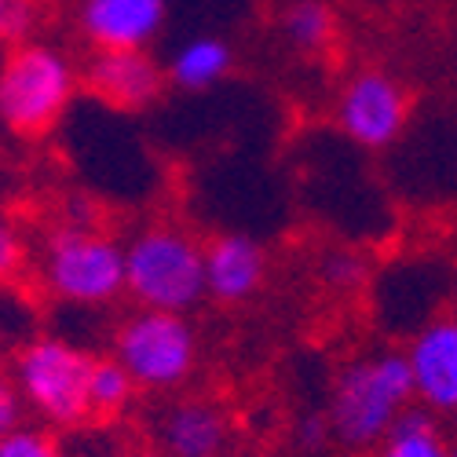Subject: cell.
Returning a JSON list of instances; mask_svg holds the SVG:
<instances>
[{
	"instance_id": "cell-1",
	"label": "cell",
	"mask_w": 457,
	"mask_h": 457,
	"mask_svg": "<svg viewBox=\"0 0 457 457\" xmlns=\"http://www.w3.org/2000/svg\"><path fill=\"white\" fill-rule=\"evenodd\" d=\"M410 403H413V385L403 352H377L345 362L333 377L329 410H326L333 443L355 453L373 450Z\"/></svg>"
},
{
	"instance_id": "cell-2",
	"label": "cell",
	"mask_w": 457,
	"mask_h": 457,
	"mask_svg": "<svg viewBox=\"0 0 457 457\" xmlns=\"http://www.w3.org/2000/svg\"><path fill=\"white\" fill-rule=\"evenodd\" d=\"M81 88L73 59L45 41L8 48L0 62V125L19 136H45L59 125Z\"/></svg>"
},
{
	"instance_id": "cell-3",
	"label": "cell",
	"mask_w": 457,
	"mask_h": 457,
	"mask_svg": "<svg viewBox=\"0 0 457 457\" xmlns=\"http://www.w3.org/2000/svg\"><path fill=\"white\" fill-rule=\"evenodd\" d=\"M125 293L139 308L187 315L205 300L202 245L183 227L154 223L125 245Z\"/></svg>"
},
{
	"instance_id": "cell-4",
	"label": "cell",
	"mask_w": 457,
	"mask_h": 457,
	"mask_svg": "<svg viewBox=\"0 0 457 457\" xmlns=\"http://www.w3.org/2000/svg\"><path fill=\"white\" fill-rule=\"evenodd\" d=\"M92 355L66 337H33L19 348L12 380L26 403L52 428H78L92 417L88 406Z\"/></svg>"
},
{
	"instance_id": "cell-5",
	"label": "cell",
	"mask_w": 457,
	"mask_h": 457,
	"mask_svg": "<svg viewBox=\"0 0 457 457\" xmlns=\"http://www.w3.org/2000/svg\"><path fill=\"white\" fill-rule=\"evenodd\" d=\"M45 289L78 308H106L125 296V245L99 227L59 223L41 256Z\"/></svg>"
},
{
	"instance_id": "cell-6",
	"label": "cell",
	"mask_w": 457,
	"mask_h": 457,
	"mask_svg": "<svg viewBox=\"0 0 457 457\" xmlns=\"http://www.w3.org/2000/svg\"><path fill=\"white\" fill-rule=\"evenodd\" d=\"M113 359L129 370L136 388L172 392L198 366V329L187 315L139 308L113 333Z\"/></svg>"
},
{
	"instance_id": "cell-7",
	"label": "cell",
	"mask_w": 457,
	"mask_h": 457,
	"mask_svg": "<svg viewBox=\"0 0 457 457\" xmlns=\"http://www.w3.org/2000/svg\"><path fill=\"white\" fill-rule=\"evenodd\" d=\"M410 121V96L385 70H359L337 96V129L366 150L392 146Z\"/></svg>"
},
{
	"instance_id": "cell-8",
	"label": "cell",
	"mask_w": 457,
	"mask_h": 457,
	"mask_svg": "<svg viewBox=\"0 0 457 457\" xmlns=\"http://www.w3.org/2000/svg\"><path fill=\"white\" fill-rule=\"evenodd\" d=\"M403 359L413 399L432 413H457V319L443 315L421 326Z\"/></svg>"
},
{
	"instance_id": "cell-9",
	"label": "cell",
	"mask_w": 457,
	"mask_h": 457,
	"mask_svg": "<svg viewBox=\"0 0 457 457\" xmlns=\"http://www.w3.org/2000/svg\"><path fill=\"white\" fill-rule=\"evenodd\" d=\"M169 19V0H81L78 26L96 52L150 48Z\"/></svg>"
},
{
	"instance_id": "cell-10",
	"label": "cell",
	"mask_w": 457,
	"mask_h": 457,
	"mask_svg": "<svg viewBox=\"0 0 457 457\" xmlns=\"http://www.w3.org/2000/svg\"><path fill=\"white\" fill-rule=\"evenodd\" d=\"M85 88L118 110H146L165 88V66L146 55V48L96 52L85 66Z\"/></svg>"
},
{
	"instance_id": "cell-11",
	"label": "cell",
	"mask_w": 457,
	"mask_h": 457,
	"mask_svg": "<svg viewBox=\"0 0 457 457\" xmlns=\"http://www.w3.org/2000/svg\"><path fill=\"white\" fill-rule=\"evenodd\" d=\"M202 260H205V296H212L216 303H245L260 293L263 275H268V256H263L260 242L231 231L220 235L209 245H202Z\"/></svg>"
},
{
	"instance_id": "cell-12",
	"label": "cell",
	"mask_w": 457,
	"mask_h": 457,
	"mask_svg": "<svg viewBox=\"0 0 457 457\" xmlns=\"http://www.w3.org/2000/svg\"><path fill=\"white\" fill-rule=\"evenodd\" d=\"M231 421L209 399H179L158 425V446L165 457H223Z\"/></svg>"
},
{
	"instance_id": "cell-13",
	"label": "cell",
	"mask_w": 457,
	"mask_h": 457,
	"mask_svg": "<svg viewBox=\"0 0 457 457\" xmlns=\"http://www.w3.org/2000/svg\"><path fill=\"white\" fill-rule=\"evenodd\" d=\"M235 66V52L223 37H190L183 41L165 66V78L183 92H205L220 85Z\"/></svg>"
},
{
	"instance_id": "cell-14",
	"label": "cell",
	"mask_w": 457,
	"mask_h": 457,
	"mask_svg": "<svg viewBox=\"0 0 457 457\" xmlns=\"http://www.w3.org/2000/svg\"><path fill=\"white\" fill-rule=\"evenodd\" d=\"M377 457H450V443L436 421V413L425 406H406L388 436L377 443Z\"/></svg>"
},
{
	"instance_id": "cell-15",
	"label": "cell",
	"mask_w": 457,
	"mask_h": 457,
	"mask_svg": "<svg viewBox=\"0 0 457 457\" xmlns=\"http://www.w3.org/2000/svg\"><path fill=\"white\" fill-rule=\"evenodd\" d=\"M282 37L300 55H322L337 41V12L326 0H293L282 12Z\"/></svg>"
},
{
	"instance_id": "cell-16",
	"label": "cell",
	"mask_w": 457,
	"mask_h": 457,
	"mask_svg": "<svg viewBox=\"0 0 457 457\" xmlns=\"http://www.w3.org/2000/svg\"><path fill=\"white\" fill-rule=\"evenodd\" d=\"M136 395V380L129 377V370L113 359V355H103V359H92V373H88V406L92 413L99 417H113L121 413Z\"/></svg>"
},
{
	"instance_id": "cell-17",
	"label": "cell",
	"mask_w": 457,
	"mask_h": 457,
	"mask_svg": "<svg viewBox=\"0 0 457 457\" xmlns=\"http://www.w3.org/2000/svg\"><path fill=\"white\" fill-rule=\"evenodd\" d=\"M37 22H41V0H0V48L33 41Z\"/></svg>"
},
{
	"instance_id": "cell-18",
	"label": "cell",
	"mask_w": 457,
	"mask_h": 457,
	"mask_svg": "<svg viewBox=\"0 0 457 457\" xmlns=\"http://www.w3.org/2000/svg\"><path fill=\"white\" fill-rule=\"evenodd\" d=\"M322 282L329 289H340V293H352L359 289L366 278H370V260L355 249H333L322 256Z\"/></svg>"
},
{
	"instance_id": "cell-19",
	"label": "cell",
	"mask_w": 457,
	"mask_h": 457,
	"mask_svg": "<svg viewBox=\"0 0 457 457\" xmlns=\"http://www.w3.org/2000/svg\"><path fill=\"white\" fill-rule=\"evenodd\" d=\"M0 457H62V450L52 439V432L19 425L15 432L0 439Z\"/></svg>"
},
{
	"instance_id": "cell-20",
	"label": "cell",
	"mask_w": 457,
	"mask_h": 457,
	"mask_svg": "<svg viewBox=\"0 0 457 457\" xmlns=\"http://www.w3.org/2000/svg\"><path fill=\"white\" fill-rule=\"evenodd\" d=\"M22 268H26V238L8 216H0V286L19 278Z\"/></svg>"
},
{
	"instance_id": "cell-21",
	"label": "cell",
	"mask_w": 457,
	"mask_h": 457,
	"mask_svg": "<svg viewBox=\"0 0 457 457\" xmlns=\"http://www.w3.org/2000/svg\"><path fill=\"white\" fill-rule=\"evenodd\" d=\"M19 425H26V403L15 388V380L0 373V439L15 432Z\"/></svg>"
},
{
	"instance_id": "cell-22",
	"label": "cell",
	"mask_w": 457,
	"mask_h": 457,
	"mask_svg": "<svg viewBox=\"0 0 457 457\" xmlns=\"http://www.w3.org/2000/svg\"><path fill=\"white\" fill-rule=\"evenodd\" d=\"M333 443V428L326 421V413H308L303 421L296 425V446L303 453H322Z\"/></svg>"
},
{
	"instance_id": "cell-23",
	"label": "cell",
	"mask_w": 457,
	"mask_h": 457,
	"mask_svg": "<svg viewBox=\"0 0 457 457\" xmlns=\"http://www.w3.org/2000/svg\"><path fill=\"white\" fill-rule=\"evenodd\" d=\"M450 457H457V443H453V446H450Z\"/></svg>"
}]
</instances>
